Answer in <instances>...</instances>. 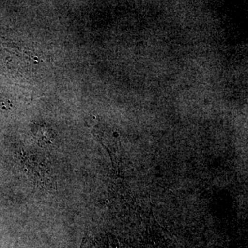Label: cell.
I'll return each instance as SVG.
<instances>
[{"label": "cell", "instance_id": "1", "mask_svg": "<svg viewBox=\"0 0 248 248\" xmlns=\"http://www.w3.org/2000/svg\"><path fill=\"white\" fill-rule=\"evenodd\" d=\"M32 131L40 146L50 144L55 139V133L46 124H35L32 125Z\"/></svg>", "mask_w": 248, "mask_h": 248}]
</instances>
